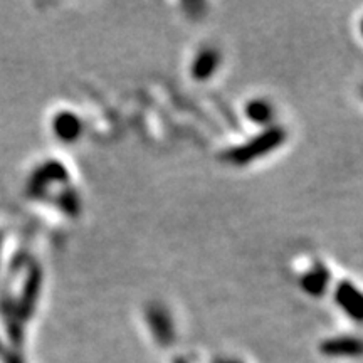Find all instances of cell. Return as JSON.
Listing matches in <instances>:
<instances>
[{"label":"cell","mask_w":363,"mask_h":363,"mask_svg":"<svg viewBox=\"0 0 363 363\" xmlns=\"http://www.w3.org/2000/svg\"><path fill=\"white\" fill-rule=\"evenodd\" d=\"M335 301L353 320L363 321V293L350 281H342L338 284L337 291H335Z\"/></svg>","instance_id":"obj_2"},{"label":"cell","mask_w":363,"mask_h":363,"mask_svg":"<svg viewBox=\"0 0 363 363\" xmlns=\"http://www.w3.org/2000/svg\"><path fill=\"white\" fill-rule=\"evenodd\" d=\"M320 350L328 357H360L363 355V340L355 337L330 338L321 343Z\"/></svg>","instance_id":"obj_4"},{"label":"cell","mask_w":363,"mask_h":363,"mask_svg":"<svg viewBox=\"0 0 363 363\" xmlns=\"http://www.w3.org/2000/svg\"><path fill=\"white\" fill-rule=\"evenodd\" d=\"M147 321L153 337L160 345H169L174 340V326L167 311L158 305H150L147 308Z\"/></svg>","instance_id":"obj_3"},{"label":"cell","mask_w":363,"mask_h":363,"mask_svg":"<svg viewBox=\"0 0 363 363\" xmlns=\"http://www.w3.org/2000/svg\"><path fill=\"white\" fill-rule=\"evenodd\" d=\"M360 29H362V34H363V21H362V24H360Z\"/></svg>","instance_id":"obj_10"},{"label":"cell","mask_w":363,"mask_h":363,"mask_svg":"<svg viewBox=\"0 0 363 363\" xmlns=\"http://www.w3.org/2000/svg\"><path fill=\"white\" fill-rule=\"evenodd\" d=\"M246 115L252 123H269L274 116V110H272L271 103L264 101V99H252L247 103Z\"/></svg>","instance_id":"obj_8"},{"label":"cell","mask_w":363,"mask_h":363,"mask_svg":"<svg viewBox=\"0 0 363 363\" xmlns=\"http://www.w3.org/2000/svg\"><path fill=\"white\" fill-rule=\"evenodd\" d=\"M216 363H238V362H230V360H219V362H216Z\"/></svg>","instance_id":"obj_9"},{"label":"cell","mask_w":363,"mask_h":363,"mask_svg":"<svg viewBox=\"0 0 363 363\" xmlns=\"http://www.w3.org/2000/svg\"><path fill=\"white\" fill-rule=\"evenodd\" d=\"M286 142V130L281 126H269V128L257 135L256 138L249 140L247 143L235 147L225 153V160L234 165H247L254 158H259L266 153L272 152Z\"/></svg>","instance_id":"obj_1"},{"label":"cell","mask_w":363,"mask_h":363,"mask_svg":"<svg viewBox=\"0 0 363 363\" xmlns=\"http://www.w3.org/2000/svg\"><path fill=\"white\" fill-rule=\"evenodd\" d=\"M81 130H83V123L72 113H62V115L57 116L56 131L59 138L66 140V142H72V140L78 138Z\"/></svg>","instance_id":"obj_7"},{"label":"cell","mask_w":363,"mask_h":363,"mask_svg":"<svg viewBox=\"0 0 363 363\" xmlns=\"http://www.w3.org/2000/svg\"><path fill=\"white\" fill-rule=\"evenodd\" d=\"M328 281H330V272L326 271L325 266L316 264L313 269H310L303 276L301 279V286L303 289L311 296H321L328 288Z\"/></svg>","instance_id":"obj_6"},{"label":"cell","mask_w":363,"mask_h":363,"mask_svg":"<svg viewBox=\"0 0 363 363\" xmlns=\"http://www.w3.org/2000/svg\"><path fill=\"white\" fill-rule=\"evenodd\" d=\"M220 62V54L217 49L207 48L199 52L192 65V76L195 79H207L217 71Z\"/></svg>","instance_id":"obj_5"}]
</instances>
